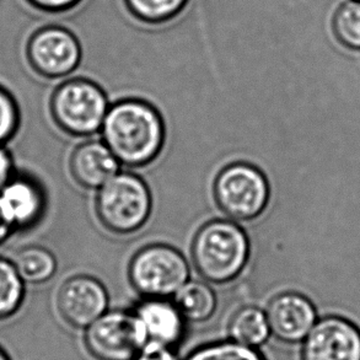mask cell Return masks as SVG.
Listing matches in <instances>:
<instances>
[{
    "mask_svg": "<svg viewBox=\"0 0 360 360\" xmlns=\"http://www.w3.org/2000/svg\"><path fill=\"white\" fill-rule=\"evenodd\" d=\"M0 360H10L9 356H6V353L1 348H0Z\"/></svg>",
    "mask_w": 360,
    "mask_h": 360,
    "instance_id": "4316f807",
    "label": "cell"
},
{
    "mask_svg": "<svg viewBox=\"0 0 360 360\" xmlns=\"http://www.w3.org/2000/svg\"><path fill=\"white\" fill-rule=\"evenodd\" d=\"M192 261L207 282H233L243 272L250 258V240L245 230L230 220L205 223L192 243Z\"/></svg>",
    "mask_w": 360,
    "mask_h": 360,
    "instance_id": "7a4b0ae2",
    "label": "cell"
},
{
    "mask_svg": "<svg viewBox=\"0 0 360 360\" xmlns=\"http://www.w3.org/2000/svg\"><path fill=\"white\" fill-rule=\"evenodd\" d=\"M14 234V231L11 230L9 225L5 223L4 219L1 218V215H0V246L3 245V243H6L8 239H9L11 235Z\"/></svg>",
    "mask_w": 360,
    "mask_h": 360,
    "instance_id": "484cf974",
    "label": "cell"
},
{
    "mask_svg": "<svg viewBox=\"0 0 360 360\" xmlns=\"http://www.w3.org/2000/svg\"><path fill=\"white\" fill-rule=\"evenodd\" d=\"M46 210V195L37 181L18 175L0 190V215L14 233L34 228Z\"/></svg>",
    "mask_w": 360,
    "mask_h": 360,
    "instance_id": "8fae6325",
    "label": "cell"
},
{
    "mask_svg": "<svg viewBox=\"0 0 360 360\" xmlns=\"http://www.w3.org/2000/svg\"><path fill=\"white\" fill-rule=\"evenodd\" d=\"M174 302L185 320L203 322L210 320L217 310V295L205 283L188 281L174 295Z\"/></svg>",
    "mask_w": 360,
    "mask_h": 360,
    "instance_id": "9a60e30c",
    "label": "cell"
},
{
    "mask_svg": "<svg viewBox=\"0 0 360 360\" xmlns=\"http://www.w3.org/2000/svg\"><path fill=\"white\" fill-rule=\"evenodd\" d=\"M134 360H179L174 347L159 342L148 341Z\"/></svg>",
    "mask_w": 360,
    "mask_h": 360,
    "instance_id": "cb8c5ba5",
    "label": "cell"
},
{
    "mask_svg": "<svg viewBox=\"0 0 360 360\" xmlns=\"http://www.w3.org/2000/svg\"><path fill=\"white\" fill-rule=\"evenodd\" d=\"M120 164L105 141H90L74 149L69 169L79 186L85 190H100L117 175Z\"/></svg>",
    "mask_w": 360,
    "mask_h": 360,
    "instance_id": "4fadbf2b",
    "label": "cell"
},
{
    "mask_svg": "<svg viewBox=\"0 0 360 360\" xmlns=\"http://www.w3.org/2000/svg\"><path fill=\"white\" fill-rule=\"evenodd\" d=\"M21 124L20 106L14 95L0 85V146L14 139Z\"/></svg>",
    "mask_w": 360,
    "mask_h": 360,
    "instance_id": "7402d4cb",
    "label": "cell"
},
{
    "mask_svg": "<svg viewBox=\"0 0 360 360\" xmlns=\"http://www.w3.org/2000/svg\"><path fill=\"white\" fill-rule=\"evenodd\" d=\"M95 210L105 229L113 234H133L150 218L151 192L139 176L120 172L98 190Z\"/></svg>",
    "mask_w": 360,
    "mask_h": 360,
    "instance_id": "277c9868",
    "label": "cell"
},
{
    "mask_svg": "<svg viewBox=\"0 0 360 360\" xmlns=\"http://www.w3.org/2000/svg\"><path fill=\"white\" fill-rule=\"evenodd\" d=\"M24 54L31 70L46 80L72 78L82 63L78 39L58 25H46L29 34Z\"/></svg>",
    "mask_w": 360,
    "mask_h": 360,
    "instance_id": "52a82bcc",
    "label": "cell"
},
{
    "mask_svg": "<svg viewBox=\"0 0 360 360\" xmlns=\"http://www.w3.org/2000/svg\"><path fill=\"white\" fill-rule=\"evenodd\" d=\"M131 14L146 24L170 22L184 13L190 0H126Z\"/></svg>",
    "mask_w": 360,
    "mask_h": 360,
    "instance_id": "d6986e66",
    "label": "cell"
},
{
    "mask_svg": "<svg viewBox=\"0 0 360 360\" xmlns=\"http://www.w3.org/2000/svg\"><path fill=\"white\" fill-rule=\"evenodd\" d=\"M103 89L91 79L73 77L54 89L49 111L60 131L73 136H93L101 131L108 112Z\"/></svg>",
    "mask_w": 360,
    "mask_h": 360,
    "instance_id": "3957f363",
    "label": "cell"
},
{
    "mask_svg": "<svg viewBox=\"0 0 360 360\" xmlns=\"http://www.w3.org/2000/svg\"><path fill=\"white\" fill-rule=\"evenodd\" d=\"M213 193L215 203L228 218L250 221L267 208L271 188L267 177L256 166L234 162L218 174Z\"/></svg>",
    "mask_w": 360,
    "mask_h": 360,
    "instance_id": "8992f818",
    "label": "cell"
},
{
    "mask_svg": "<svg viewBox=\"0 0 360 360\" xmlns=\"http://www.w3.org/2000/svg\"><path fill=\"white\" fill-rule=\"evenodd\" d=\"M333 32L348 49L360 51V0H347L333 16Z\"/></svg>",
    "mask_w": 360,
    "mask_h": 360,
    "instance_id": "ffe728a7",
    "label": "cell"
},
{
    "mask_svg": "<svg viewBox=\"0 0 360 360\" xmlns=\"http://www.w3.org/2000/svg\"><path fill=\"white\" fill-rule=\"evenodd\" d=\"M101 134L118 161L133 169L151 164L165 144L160 113L138 98H126L110 106Z\"/></svg>",
    "mask_w": 360,
    "mask_h": 360,
    "instance_id": "6da1fadb",
    "label": "cell"
},
{
    "mask_svg": "<svg viewBox=\"0 0 360 360\" xmlns=\"http://www.w3.org/2000/svg\"><path fill=\"white\" fill-rule=\"evenodd\" d=\"M148 336V341L174 347L185 335V317L175 302L167 299H146L136 309Z\"/></svg>",
    "mask_w": 360,
    "mask_h": 360,
    "instance_id": "5bb4252c",
    "label": "cell"
},
{
    "mask_svg": "<svg viewBox=\"0 0 360 360\" xmlns=\"http://www.w3.org/2000/svg\"><path fill=\"white\" fill-rule=\"evenodd\" d=\"M302 360H360V328L345 317L315 323L302 348Z\"/></svg>",
    "mask_w": 360,
    "mask_h": 360,
    "instance_id": "9c48e42d",
    "label": "cell"
},
{
    "mask_svg": "<svg viewBox=\"0 0 360 360\" xmlns=\"http://www.w3.org/2000/svg\"><path fill=\"white\" fill-rule=\"evenodd\" d=\"M128 277L131 287L146 299H167L188 282L190 267L179 250L155 243L136 251Z\"/></svg>",
    "mask_w": 360,
    "mask_h": 360,
    "instance_id": "5b68a950",
    "label": "cell"
},
{
    "mask_svg": "<svg viewBox=\"0 0 360 360\" xmlns=\"http://www.w3.org/2000/svg\"><path fill=\"white\" fill-rule=\"evenodd\" d=\"M32 11L41 14H60L73 10L82 0H24Z\"/></svg>",
    "mask_w": 360,
    "mask_h": 360,
    "instance_id": "603a6c76",
    "label": "cell"
},
{
    "mask_svg": "<svg viewBox=\"0 0 360 360\" xmlns=\"http://www.w3.org/2000/svg\"><path fill=\"white\" fill-rule=\"evenodd\" d=\"M229 335L243 346H262L271 335L266 312L256 307H241L230 320Z\"/></svg>",
    "mask_w": 360,
    "mask_h": 360,
    "instance_id": "2e32d148",
    "label": "cell"
},
{
    "mask_svg": "<svg viewBox=\"0 0 360 360\" xmlns=\"http://www.w3.org/2000/svg\"><path fill=\"white\" fill-rule=\"evenodd\" d=\"M57 307L68 325L86 328L108 311V290L96 278L75 276L59 289Z\"/></svg>",
    "mask_w": 360,
    "mask_h": 360,
    "instance_id": "30bf717a",
    "label": "cell"
},
{
    "mask_svg": "<svg viewBox=\"0 0 360 360\" xmlns=\"http://www.w3.org/2000/svg\"><path fill=\"white\" fill-rule=\"evenodd\" d=\"M271 333L289 345L307 338L316 323V309L312 302L297 292H288L273 297L267 307Z\"/></svg>",
    "mask_w": 360,
    "mask_h": 360,
    "instance_id": "7c38bea8",
    "label": "cell"
},
{
    "mask_svg": "<svg viewBox=\"0 0 360 360\" xmlns=\"http://www.w3.org/2000/svg\"><path fill=\"white\" fill-rule=\"evenodd\" d=\"M25 284L13 259L0 256V320L14 316L22 307Z\"/></svg>",
    "mask_w": 360,
    "mask_h": 360,
    "instance_id": "ac0fdd59",
    "label": "cell"
},
{
    "mask_svg": "<svg viewBox=\"0 0 360 360\" xmlns=\"http://www.w3.org/2000/svg\"><path fill=\"white\" fill-rule=\"evenodd\" d=\"M185 360H266L252 347L233 341L217 342L200 347Z\"/></svg>",
    "mask_w": 360,
    "mask_h": 360,
    "instance_id": "44dd1931",
    "label": "cell"
},
{
    "mask_svg": "<svg viewBox=\"0 0 360 360\" xmlns=\"http://www.w3.org/2000/svg\"><path fill=\"white\" fill-rule=\"evenodd\" d=\"M15 174L14 159L5 146H0V190L9 182Z\"/></svg>",
    "mask_w": 360,
    "mask_h": 360,
    "instance_id": "d4e9b609",
    "label": "cell"
},
{
    "mask_svg": "<svg viewBox=\"0 0 360 360\" xmlns=\"http://www.w3.org/2000/svg\"><path fill=\"white\" fill-rule=\"evenodd\" d=\"M84 341L96 360H134L148 336L136 312L106 311L86 327Z\"/></svg>",
    "mask_w": 360,
    "mask_h": 360,
    "instance_id": "ba28073f",
    "label": "cell"
},
{
    "mask_svg": "<svg viewBox=\"0 0 360 360\" xmlns=\"http://www.w3.org/2000/svg\"><path fill=\"white\" fill-rule=\"evenodd\" d=\"M15 267L25 283L44 284L57 272V259L49 250L31 245L19 250L13 258Z\"/></svg>",
    "mask_w": 360,
    "mask_h": 360,
    "instance_id": "e0dca14e",
    "label": "cell"
}]
</instances>
